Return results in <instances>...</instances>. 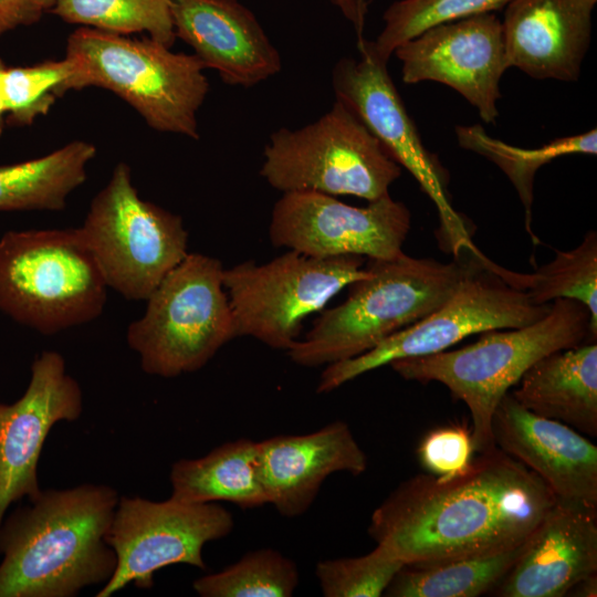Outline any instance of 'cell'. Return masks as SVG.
Masks as SVG:
<instances>
[{
  "instance_id": "1",
  "label": "cell",
  "mask_w": 597,
  "mask_h": 597,
  "mask_svg": "<svg viewBox=\"0 0 597 597\" xmlns=\"http://www.w3.org/2000/svg\"><path fill=\"white\" fill-rule=\"evenodd\" d=\"M556 496L499 448L463 472L417 474L373 512L368 534L405 565L437 563L522 545Z\"/></svg>"
},
{
  "instance_id": "2",
  "label": "cell",
  "mask_w": 597,
  "mask_h": 597,
  "mask_svg": "<svg viewBox=\"0 0 597 597\" xmlns=\"http://www.w3.org/2000/svg\"><path fill=\"white\" fill-rule=\"evenodd\" d=\"M115 489L85 483L42 490L0 524V597H74L116 568L106 542Z\"/></svg>"
},
{
  "instance_id": "3",
  "label": "cell",
  "mask_w": 597,
  "mask_h": 597,
  "mask_svg": "<svg viewBox=\"0 0 597 597\" xmlns=\"http://www.w3.org/2000/svg\"><path fill=\"white\" fill-rule=\"evenodd\" d=\"M586 342H596L588 308L575 300L557 298L544 317L530 325L486 331L464 347L389 365L406 380L440 383L463 401L472 419L473 450L485 453L496 448L492 418L509 389L542 357Z\"/></svg>"
},
{
  "instance_id": "4",
  "label": "cell",
  "mask_w": 597,
  "mask_h": 597,
  "mask_svg": "<svg viewBox=\"0 0 597 597\" xmlns=\"http://www.w3.org/2000/svg\"><path fill=\"white\" fill-rule=\"evenodd\" d=\"M475 249L447 263L404 252L389 260L369 259V274L348 285L343 303L321 312L289 357L300 366L318 367L374 348L439 307L463 277Z\"/></svg>"
},
{
  "instance_id": "5",
  "label": "cell",
  "mask_w": 597,
  "mask_h": 597,
  "mask_svg": "<svg viewBox=\"0 0 597 597\" xmlns=\"http://www.w3.org/2000/svg\"><path fill=\"white\" fill-rule=\"evenodd\" d=\"M65 57L73 72L64 93L87 86L109 90L153 129L199 138L197 112L209 82L195 54L175 53L149 36L137 40L86 27L69 36Z\"/></svg>"
},
{
  "instance_id": "6",
  "label": "cell",
  "mask_w": 597,
  "mask_h": 597,
  "mask_svg": "<svg viewBox=\"0 0 597 597\" xmlns=\"http://www.w3.org/2000/svg\"><path fill=\"white\" fill-rule=\"evenodd\" d=\"M108 286L78 228L0 238V311L43 335L90 323Z\"/></svg>"
},
{
  "instance_id": "7",
  "label": "cell",
  "mask_w": 597,
  "mask_h": 597,
  "mask_svg": "<svg viewBox=\"0 0 597 597\" xmlns=\"http://www.w3.org/2000/svg\"><path fill=\"white\" fill-rule=\"evenodd\" d=\"M218 259L188 253L146 298L126 342L144 373L174 378L205 367L238 337Z\"/></svg>"
},
{
  "instance_id": "8",
  "label": "cell",
  "mask_w": 597,
  "mask_h": 597,
  "mask_svg": "<svg viewBox=\"0 0 597 597\" xmlns=\"http://www.w3.org/2000/svg\"><path fill=\"white\" fill-rule=\"evenodd\" d=\"M260 175L282 192L316 191L373 201L389 195L401 167L360 119L335 100L315 122L269 138Z\"/></svg>"
},
{
  "instance_id": "9",
  "label": "cell",
  "mask_w": 597,
  "mask_h": 597,
  "mask_svg": "<svg viewBox=\"0 0 597 597\" xmlns=\"http://www.w3.org/2000/svg\"><path fill=\"white\" fill-rule=\"evenodd\" d=\"M552 304V303H551ZM551 304L536 305L509 284L478 248L453 293L434 311L356 357L329 364L316 388L329 392L356 377L409 357L448 349L463 338L491 329L517 328L544 317Z\"/></svg>"
},
{
  "instance_id": "10",
  "label": "cell",
  "mask_w": 597,
  "mask_h": 597,
  "mask_svg": "<svg viewBox=\"0 0 597 597\" xmlns=\"http://www.w3.org/2000/svg\"><path fill=\"white\" fill-rule=\"evenodd\" d=\"M78 229L108 289L126 300L146 301L189 253L182 218L142 199L125 163L115 166Z\"/></svg>"
},
{
  "instance_id": "11",
  "label": "cell",
  "mask_w": 597,
  "mask_h": 597,
  "mask_svg": "<svg viewBox=\"0 0 597 597\" xmlns=\"http://www.w3.org/2000/svg\"><path fill=\"white\" fill-rule=\"evenodd\" d=\"M365 258H314L289 250L258 264L244 261L223 271L237 336L275 349H291L306 316L322 312L344 287L366 277Z\"/></svg>"
},
{
  "instance_id": "12",
  "label": "cell",
  "mask_w": 597,
  "mask_h": 597,
  "mask_svg": "<svg viewBox=\"0 0 597 597\" xmlns=\"http://www.w3.org/2000/svg\"><path fill=\"white\" fill-rule=\"evenodd\" d=\"M357 48L358 59L341 57L333 66L335 100L360 119L432 200L440 218L439 238L443 247L454 256L475 248L465 220L451 205L449 174L423 145L388 72V62L377 54L369 40H357Z\"/></svg>"
},
{
  "instance_id": "13",
  "label": "cell",
  "mask_w": 597,
  "mask_h": 597,
  "mask_svg": "<svg viewBox=\"0 0 597 597\" xmlns=\"http://www.w3.org/2000/svg\"><path fill=\"white\" fill-rule=\"evenodd\" d=\"M233 526L232 514L217 502L119 496L106 535L116 568L96 597H109L129 584L149 589L155 573L170 565L206 569L205 545L226 537Z\"/></svg>"
},
{
  "instance_id": "14",
  "label": "cell",
  "mask_w": 597,
  "mask_h": 597,
  "mask_svg": "<svg viewBox=\"0 0 597 597\" xmlns=\"http://www.w3.org/2000/svg\"><path fill=\"white\" fill-rule=\"evenodd\" d=\"M410 223L407 206L390 195L355 207L326 193L290 191L272 209L269 238L275 248L314 258L389 260L404 252Z\"/></svg>"
},
{
  "instance_id": "15",
  "label": "cell",
  "mask_w": 597,
  "mask_h": 597,
  "mask_svg": "<svg viewBox=\"0 0 597 597\" xmlns=\"http://www.w3.org/2000/svg\"><path fill=\"white\" fill-rule=\"evenodd\" d=\"M406 84L441 83L462 95L481 119L495 124L500 82L509 69L501 19L484 13L426 29L399 45Z\"/></svg>"
},
{
  "instance_id": "16",
  "label": "cell",
  "mask_w": 597,
  "mask_h": 597,
  "mask_svg": "<svg viewBox=\"0 0 597 597\" xmlns=\"http://www.w3.org/2000/svg\"><path fill=\"white\" fill-rule=\"evenodd\" d=\"M82 411L83 391L63 356L42 352L24 394L13 404L0 402V524L12 503L42 491L38 463L52 427L77 420Z\"/></svg>"
},
{
  "instance_id": "17",
  "label": "cell",
  "mask_w": 597,
  "mask_h": 597,
  "mask_svg": "<svg viewBox=\"0 0 597 597\" xmlns=\"http://www.w3.org/2000/svg\"><path fill=\"white\" fill-rule=\"evenodd\" d=\"M500 450L536 473L556 499L597 507V447L572 427L524 408L511 392L492 418Z\"/></svg>"
},
{
  "instance_id": "18",
  "label": "cell",
  "mask_w": 597,
  "mask_h": 597,
  "mask_svg": "<svg viewBox=\"0 0 597 597\" xmlns=\"http://www.w3.org/2000/svg\"><path fill=\"white\" fill-rule=\"evenodd\" d=\"M597 573V507L556 499L492 589L500 597H562Z\"/></svg>"
},
{
  "instance_id": "19",
  "label": "cell",
  "mask_w": 597,
  "mask_h": 597,
  "mask_svg": "<svg viewBox=\"0 0 597 597\" xmlns=\"http://www.w3.org/2000/svg\"><path fill=\"white\" fill-rule=\"evenodd\" d=\"M176 38L232 86L251 87L282 70V57L240 0H169Z\"/></svg>"
},
{
  "instance_id": "20",
  "label": "cell",
  "mask_w": 597,
  "mask_h": 597,
  "mask_svg": "<svg viewBox=\"0 0 597 597\" xmlns=\"http://www.w3.org/2000/svg\"><path fill=\"white\" fill-rule=\"evenodd\" d=\"M597 0H512L501 20L507 66L536 80L576 82Z\"/></svg>"
},
{
  "instance_id": "21",
  "label": "cell",
  "mask_w": 597,
  "mask_h": 597,
  "mask_svg": "<svg viewBox=\"0 0 597 597\" xmlns=\"http://www.w3.org/2000/svg\"><path fill=\"white\" fill-rule=\"evenodd\" d=\"M258 442L269 504L286 517L304 514L331 474L359 475L367 469L365 452L349 426L339 420L311 433L279 434Z\"/></svg>"
},
{
  "instance_id": "22",
  "label": "cell",
  "mask_w": 597,
  "mask_h": 597,
  "mask_svg": "<svg viewBox=\"0 0 597 597\" xmlns=\"http://www.w3.org/2000/svg\"><path fill=\"white\" fill-rule=\"evenodd\" d=\"M512 396L535 415L597 436V344L553 352L535 362Z\"/></svg>"
},
{
  "instance_id": "23",
  "label": "cell",
  "mask_w": 597,
  "mask_h": 597,
  "mask_svg": "<svg viewBox=\"0 0 597 597\" xmlns=\"http://www.w3.org/2000/svg\"><path fill=\"white\" fill-rule=\"evenodd\" d=\"M171 498L189 503L230 502L241 509L269 504L264 490L259 442H224L203 457L179 459L169 474Z\"/></svg>"
},
{
  "instance_id": "24",
  "label": "cell",
  "mask_w": 597,
  "mask_h": 597,
  "mask_svg": "<svg viewBox=\"0 0 597 597\" xmlns=\"http://www.w3.org/2000/svg\"><path fill=\"white\" fill-rule=\"evenodd\" d=\"M96 148L74 140L43 157L0 166V210H62L86 180Z\"/></svg>"
},
{
  "instance_id": "25",
  "label": "cell",
  "mask_w": 597,
  "mask_h": 597,
  "mask_svg": "<svg viewBox=\"0 0 597 597\" xmlns=\"http://www.w3.org/2000/svg\"><path fill=\"white\" fill-rule=\"evenodd\" d=\"M523 544L482 555L404 565L384 595L390 597H476L492 591L515 563Z\"/></svg>"
},
{
  "instance_id": "26",
  "label": "cell",
  "mask_w": 597,
  "mask_h": 597,
  "mask_svg": "<svg viewBox=\"0 0 597 597\" xmlns=\"http://www.w3.org/2000/svg\"><path fill=\"white\" fill-rule=\"evenodd\" d=\"M455 136L461 148L476 153L495 164L514 186L524 207L525 227L532 231L533 187L536 172L544 165L566 155H596L597 129L555 138L538 148H521L490 136L480 124L457 126Z\"/></svg>"
},
{
  "instance_id": "27",
  "label": "cell",
  "mask_w": 597,
  "mask_h": 597,
  "mask_svg": "<svg viewBox=\"0 0 597 597\" xmlns=\"http://www.w3.org/2000/svg\"><path fill=\"white\" fill-rule=\"evenodd\" d=\"M498 273L512 286L524 291L536 305L557 298L575 300L590 314V332L597 337V233L588 231L569 251H556L555 258L535 273H519L495 263Z\"/></svg>"
},
{
  "instance_id": "28",
  "label": "cell",
  "mask_w": 597,
  "mask_h": 597,
  "mask_svg": "<svg viewBox=\"0 0 597 597\" xmlns=\"http://www.w3.org/2000/svg\"><path fill=\"white\" fill-rule=\"evenodd\" d=\"M49 10L65 22L107 32H147L168 48L177 39L169 0H53Z\"/></svg>"
},
{
  "instance_id": "29",
  "label": "cell",
  "mask_w": 597,
  "mask_h": 597,
  "mask_svg": "<svg viewBox=\"0 0 597 597\" xmlns=\"http://www.w3.org/2000/svg\"><path fill=\"white\" fill-rule=\"evenodd\" d=\"M298 583L294 561L276 549L260 548L220 572L197 578L192 588L201 597H290Z\"/></svg>"
},
{
  "instance_id": "30",
  "label": "cell",
  "mask_w": 597,
  "mask_h": 597,
  "mask_svg": "<svg viewBox=\"0 0 597 597\" xmlns=\"http://www.w3.org/2000/svg\"><path fill=\"white\" fill-rule=\"evenodd\" d=\"M512 0H398L384 12V28L373 42L377 54L389 61L395 50L433 25L468 17L494 13Z\"/></svg>"
},
{
  "instance_id": "31",
  "label": "cell",
  "mask_w": 597,
  "mask_h": 597,
  "mask_svg": "<svg viewBox=\"0 0 597 597\" xmlns=\"http://www.w3.org/2000/svg\"><path fill=\"white\" fill-rule=\"evenodd\" d=\"M73 72L64 57L31 66H4L0 87L9 124L30 125L38 116L49 113L56 97L64 94L63 86Z\"/></svg>"
},
{
  "instance_id": "32",
  "label": "cell",
  "mask_w": 597,
  "mask_h": 597,
  "mask_svg": "<svg viewBox=\"0 0 597 597\" xmlns=\"http://www.w3.org/2000/svg\"><path fill=\"white\" fill-rule=\"evenodd\" d=\"M404 565L377 544L366 555L320 561L315 576L325 597H379Z\"/></svg>"
},
{
  "instance_id": "33",
  "label": "cell",
  "mask_w": 597,
  "mask_h": 597,
  "mask_svg": "<svg viewBox=\"0 0 597 597\" xmlns=\"http://www.w3.org/2000/svg\"><path fill=\"white\" fill-rule=\"evenodd\" d=\"M471 431L460 426L441 427L430 431L418 447L422 467L440 478L452 476L468 469L472 461Z\"/></svg>"
},
{
  "instance_id": "34",
  "label": "cell",
  "mask_w": 597,
  "mask_h": 597,
  "mask_svg": "<svg viewBox=\"0 0 597 597\" xmlns=\"http://www.w3.org/2000/svg\"><path fill=\"white\" fill-rule=\"evenodd\" d=\"M44 11L36 0H0V38L18 27L36 22Z\"/></svg>"
},
{
  "instance_id": "35",
  "label": "cell",
  "mask_w": 597,
  "mask_h": 597,
  "mask_svg": "<svg viewBox=\"0 0 597 597\" xmlns=\"http://www.w3.org/2000/svg\"><path fill=\"white\" fill-rule=\"evenodd\" d=\"M354 27L358 40L363 38L367 6L364 0H328Z\"/></svg>"
},
{
  "instance_id": "36",
  "label": "cell",
  "mask_w": 597,
  "mask_h": 597,
  "mask_svg": "<svg viewBox=\"0 0 597 597\" xmlns=\"http://www.w3.org/2000/svg\"><path fill=\"white\" fill-rule=\"evenodd\" d=\"M576 597H596L597 596V573L591 574L578 582L567 594Z\"/></svg>"
},
{
  "instance_id": "37",
  "label": "cell",
  "mask_w": 597,
  "mask_h": 597,
  "mask_svg": "<svg viewBox=\"0 0 597 597\" xmlns=\"http://www.w3.org/2000/svg\"><path fill=\"white\" fill-rule=\"evenodd\" d=\"M4 66H6V64L0 59V75H1V72H2ZM6 115H7V111H6V106H4V102H3V97H2V92H1V87H0V136H1V134L3 132V128H4V116Z\"/></svg>"
},
{
  "instance_id": "38",
  "label": "cell",
  "mask_w": 597,
  "mask_h": 597,
  "mask_svg": "<svg viewBox=\"0 0 597 597\" xmlns=\"http://www.w3.org/2000/svg\"><path fill=\"white\" fill-rule=\"evenodd\" d=\"M38 2H40L46 10L50 9L53 0H36Z\"/></svg>"
},
{
  "instance_id": "39",
  "label": "cell",
  "mask_w": 597,
  "mask_h": 597,
  "mask_svg": "<svg viewBox=\"0 0 597 597\" xmlns=\"http://www.w3.org/2000/svg\"><path fill=\"white\" fill-rule=\"evenodd\" d=\"M364 2L366 3V6L368 7L371 2V0H364Z\"/></svg>"
}]
</instances>
